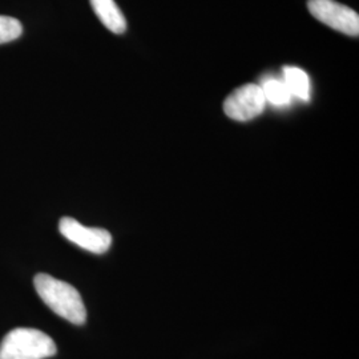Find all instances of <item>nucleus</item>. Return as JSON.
Segmentation results:
<instances>
[{
	"label": "nucleus",
	"instance_id": "f257e3e1",
	"mask_svg": "<svg viewBox=\"0 0 359 359\" xmlns=\"http://www.w3.org/2000/svg\"><path fill=\"white\" fill-rule=\"evenodd\" d=\"M36 293L55 314L71 323L83 325L87 320V310L83 298L72 285L40 273L34 278Z\"/></svg>",
	"mask_w": 359,
	"mask_h": 359
},
{
	"label": "nucleus",
	"instance_id": "f03ea898",
	"mask_svg": "<svg viewBox=\"0 0 359 359\" xmlns=\"http://www.w3.org/2000/svg\"><path fill=\"white\" fill-rule=\"evenodd\" d=\"M56 351L51 337L36 329H13L0 342V359H47Z\"/></svg>",
	"mask_w": 359,
	"mask_h": 359
},
{
	"label": "nucleus",
	"instance_id": "7ed1b4c3",
	"mask_svg": "<svg viewBox=\"0 0 359 359\" xmlns=\"http://www.w3.org/2000/svg\"><path fill=\"white\" fill-rule=\"evenodd\" d=\"M309 13L323 25L348 36H358V13L335 0H309Z\"/></svg>",
	"mask_w": 359,
	"mask_h": 359
},
{
	"label": "nucleus",
	"instance_id": "20e7f679",
	"mask_svg": "<svg viewBox=\"0 0 359 359\" xmlns=\"http://www.w3.org/2000/svg\"><path fill=\"white\" fill-rule=\"evenodd\" d=\"M266 107L264 92L257 84H245L233 90L224 102V112L236 121H249L261 115Z\"/></svg>",
	"mask_w": 359,
	"mask_h": 359
},
{
	"label": "nucleus",
	"instance_id": "39448f33",
	"mask_svg": "<svg viewBox=\"0 0 359 359\" xmlns=\"http://www.w3.org/2000/svg\"><path fill=\"white\" fill-rule=\"evenodd\" d=\"M59 231L68 241L93 255H104L112 245V236L109 231L100 228H87L75 218H62Z\"/></svg>",
	"mask_w": 359,
	"mask_h": 359
},
{
	"label": "nucleus",
	"instance_id": "423d86ee",
	"mask_svg": "<svg viewBox=\"0 0 359 359\" xmlns=\"http://www.w3.org/2000/svg\"><path fill=\"white\" fill-rule=\"evenodd\" d=\"M90 6L100 22L114 34H124L127 31L126 16L117 7L115 0H90Z\"/></svg>",
	"mask_w": 359,
	"mask_h": 359
},
{
	"label": "nucleus",
	"instance_id": "0eeeda50",
	"mask_svg": "<svg viewBox=\"0 0 359 359\" xmlns=\"http://www.w3.org/2000/svg\"><path fill=\"white\" fill-rule=\"evenodd\" d=\"M283 83L292 96H295L304 102L310 100V79L308 74L297 67L283 68Z\"/></svg>",
	"mask_w": 359,
	"mask_h": 359
},
{
	"label": "nucleus",
	"instance_id": "6e6552de",
	"mask_svg": "<svg viewBox=\"0 0 359 359\" xmlns=\"http://www.w3.org/2000/svg\"><path fill=\"white\" fill-rule=\"evenodd\" d=\"M264 92L266 104L270 103L274 107H285L292 103V93L287 90L286 84L278 79H268L259 86Z\"/></svg>",
	"mask_w": 359,
	"mask_h": 359
},
{
	"label": "nucleus",
	"instance_id": "1a4fd4ad",
	"mask_svg": "<svg viewBox=\"0 0 359 359\" xmlns=\"http://www.w3.org/2000/svg\"><path fill=\"white\" fill-rule=\"evenodd\" d=\"M22 34H23V26L18 19L0 15V44L13 41L20 38Z\"/></svg>",
	"mask_w": 359,
	"mask_h": 359
}]
</instances>
